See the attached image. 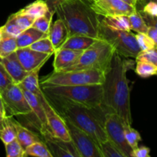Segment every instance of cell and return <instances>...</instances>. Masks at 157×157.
I'll return each mask as SVG.
<instances>
[{
    "label": "cell",
    "instance_id": "47",
    "mask_svg": "<svg viewBox=\"0 0 157 157\" xmlns=\"http://www.w3.org/2000/svg\"><path fill=\"white\" fill-rule=\"evenodd\" d=\"M3 127H4V117H0V130H2Z\"/></svg>",
    "mask_w": 157,
    "mask_h": 157
},
{
    "label": "cell",
    "instance_id": "21",
    "mask_svg": "<svg viewBox=\"0 0 157 157\" xmlns=\"http://www.w3.org/2000/svg\"><path fill=\"white\" fill-rule=\"evenodd\" d=\"M46 36H48V34L43 33L32 27L29 28L23 31L16 38L18 48L29 47L34 42Z\"/></svg>",
    "mask_w": 157,
    "mask_h": 157
},
{
    "label": "cell",
    "instance_id": "51",
    "mask_svg": "<svg viewBox=\"0 0 157 157\" xmlns=\"http://www.w3.org/2000/svg\"><path fill=\"white\" fill-rule=\"evenodd\" d=\"M156 48H157V46H156Z\"/></svg>",
    "mask_w": 157,
    "mask_h": 157
},
{
    "label": "cell",
    "instance_id": "43",
    "mask_svg": "<svg viewBox=\"0 0 157 157\" xmlns=\"http://www.w3.org/2000/svg\"><path fill=\"white\" fill-rule=\"evenodd\" d=\"M62 1H64V0H45L48 6L49 10L55 12V9H56V8L58 7V5H59Z\"/></svg>",
    "mask_w": 157,
    "mask_h": 157
},
{
    "label": "cell",
    "instance_id": "50",
    "mask_svg": "<svg viewBox=\"0 0 157 157\" xmlns=\"http://www.w3.org/2000/svg\"><path fill=\"white\" fill-rule=\"evenodd\" d=\"M0 117H3V115L2 114V113H1V112H0Z\"/></svg>",
    "mask_w": 157,
    "mask_h": 157
},
{
    "label": "cell",
    "instance_id": "40",
    "mask_svg": "<svg viewBox=\"0 0 157 157\" xmlns=\"http://www.w3.org/2000/svg\"><path fill=\"white\" fill-rule=\"evenodd\" d=\"M139 11L150 16L157 17V3L153 1L146 2L144 3L142 9Z\"/></svg>",
    "mask_w": 157,
    "mask_h": 157
},
{
    "label": "cell",
    "instance_id": "1",
    "mask_svg": "<svg viewBox=\"0 0 157 157\" xmlns=\"http://www.w3.org/2000/svg\"><path fill=\"white\" fill-rule=\"evenodd\" d=\"M130 65V61H124L114 53L102 84V106L117 113L127 125H132L130 91L127 78Z\"/></svg>",
    "mask_w": 157,
    "mask_h": 157
},
{
    "label": "cell",
    "instance_id": "26",
    "mask_svg": "<svg viewBox=\"0 0 157 157\" xmlns=\"http://www.w3.org/2000/svg\"><path fill=\"white\" fill-rule=\"evenodd\" d=\"M25 156L53 157L46 144L42 140L38 141L25 150Z\"/></svg>",
    "mask_w": 157,
    "mask_h": 157
},
{
    "label": "cell",
    "instance_id": "20",
    "mask_svg": "<svg viewBox=\"0 0 157 157\" xmlns=\"http://www.w3.org/2000/svg\"><path fill=\"white\" fill-rule=\"evenodd\" d=\"M97 38L85 35H75L69 37L63 44L61 48H69L73 50L84 51L88 48L92 44L97 41Z\"/></svg>",
    "mask_w": 157,
    "mask_h": 157
},
{
    "label": "cell",
    "instance_id": "44",
    "mask_svg": "<svg viewBox=\"0 0 157 157\" xmlns=\"http://www.w3.org/2000/svg\"><path fill=\"white\" fill-rule=\"evenodd\" d=\"M147 34L154 41L155 44H156V46H157V29L154 27H150V26H149Z\"/></svg>",
    "mask_w": 157,
    "mask_h": 157
},
{
    "label": "cell",
    "instance_id": "11",
    "mask_svg": "<svg viewBox=\"0 0 157 157\" xmlns=\"http://www.w3.org/2000/svg\"><path fill=\"white\" fill-rule=\"evenodd\" d=\"M36 97L39 100L44 109L47 125L54 136L67 142L71 141L64 119L52 107V105L46 98L45 94L43 93V91H41V93Z\"/></svg>",
    "mask_w": 157,
    "mask_h": 157
},
{
    "label": "cell",
    "instance_id": "16",
    "mask_svg": "<svg viewBox=\"0 0 157 157\" xmlns=\"http://www.w3.org/2000/svg\"><path fill=\"white\" fill-rule=\"evenodd\" d=\"M2 63L6 71L11 77L14 83L19 84L25 79L29 72L21 66L15 52H13L6 58H1Z\"/></svg>",
    "mask_w": 157,
    "mask_h": 157
},
{
    "label": "cell",
    "instance_id": "35",
    "mask_svg": "<svg viewBox=\"0 0 157 157\" xmlns=\"http://www.w3.org/2000/svg\"><path fill=\"white\" fill-rule=\"evenodd\" d=\"M7 157H25V150L17 139L5 145Z\"/></svg>",
    "mask_w": 157,
    "mask_h": 157
},
{
    "label": "cell",
    "instance_id": "17",
    "mask_svg": "<svg viewBox=\"0 0 157 157\" xmlns=\"http://www.w3.org/2000/svg\"><path fill=\"white\" fill-rule=\"evenodd\" d=\"M48 36L52 41L55 52L61 48L63 44L68 38V32L62 20L58 18V19L51 25Z\"/></svg>",
    "mask_w": 157,
    "mask_h": 157
},
{
    "label": "cell",
    "instance_id": "38",
    "mask_svg": "<svg viewBox=\"0 0 157 157\" xmlns=\"http://www.w3.org/2000/svg\"><path fill=\"white\" fill-rule=\"evenodd\" d=\"M144 61L150 63L157 67V48L149 49L147 51H143L140 52L136 57V61Z\"/></svg>",
    "mask_w": 157,
    "mask_h": 157
},
{
    "label": "cell",
    "instance_id": "32",
    "mask_svg": "<svg viewBox=\"0 0 157 157\" xmlns=\"http://www.w3.org/2000/svg\"><path fill=\"white\" fill-rule=\"evenodd\" d=\"M31 49L36 52H41V53L49 54V55H53L55 54V50L54 48L52 43L51 40L49 39L48 36H46L44 38H41V39L38 40L33 44H31L29 46Z\"/></svg>",
    "mask_w": 157,
    "mask_h": 157
},
{
    "label": "cell",
    "instance_id": "15",
    "mask_svg": "<svg viewBox=\"0 0 157 157\" xmlns=\"http://www.w3.org/2000/svg\"><path fill=\"white\" fill-rule=\"evenodd\" d=\"M84 51L60 48L55 52L53 62L54 71H61L74 65L78 61Z\"/></svg>",
    "mask_w": 157,
    "mask_h": 157
},
{
    "label": "cell",
    "instance_id": "31",
    "mask_svg": "<svg viewBox=\"0 0 157 157\" xmlns=\"http://www.w3.org/2000/svg\"><path fill=\"white\" fill-rule=\"evenodd\" d=\"M135 71L141 78H147L157 75V67L147 61H136Z\"/></svg>",
    "mask_w": 157,
    "mask_h": 157
},
{
    "label": "cell",
    "instance_id": "14",
    "mask_svg": "<svg viewBox=\"0 0 157 157\" xmlns=\"http://www.w3.org/2000/svg\"><path fill=\"white\" fill-rule=\"evenodd\" d=\"M15 53L21 66L28 72L32 71L40 66H43L52 56V55L49 54L32 50L29 47L18 48Z\"/></svg>",
    "mask_w": 157,
    "mask_h": 157
},
{
    "label": "cell",
    "instance_id": "37",
    "mask_svg": "<svg viewBox=\"0 0 157 157\" xmlns=\"http://www.w3.org/2000/svg\"><path fill=\"white\" fill-rule=\"evenodd\" d=\"M135 38H136V40L137 41V44L139 45L140 48L141 52L149 50V49L156 47L154 41L151 39V38L147 34L136 33L135 34Z\"/></svg>",
    "mask_w": 157,
    "mask_h": 157
},
{
    "label": "cell",
    "instance_id": "24",
    "mask_svg": "<svg viewBox=\"0 0 157 157\" xmlns=\"http://www.w3.org/2000/svg\"><path fill=\"white\" fill-rule=\"evenodd\" d=\"M17 138L16 129L13 123L12 116L6 115L4 117V127L0 130V140L6 144L12 142Z\"/></svg>",
    "mask_w": 157,
    "mask_h": 157
},
{
    "label": "cell",
    "instance_id": "8",
    "mask_svg": "<svg viewBox=\"0 0 157 157\" xmlns=\"http://www.w3.org/2000/svg\"><path fill=\"white\" fill-rule=\"evenodd\" d=\"M3 104L9 116H24L32 113L30 106L28 104L22 89L19 84L12 83L2 92L0 93Z\"/></svg>",
    "mask_w": 157,
    "mask_h": 157
},
{
    "label": "cell",
    "instance_id": "9",
    "mask_svg": "<svg viewBox=\"0 0 157 157\" xmlns=\"http://www.w3.org/2000/svg\"><path fill=\"white\" fill-rule=\"evenodd\" d=\"M124 124V121L117 113L110 111L105 113L104 127L107 139L117 146L124 157H130L132 148L126 140Z\"/></svg>",
    "mask_w": 157,
    "mask_h": 157
},
{
    "label": "cell",
    "instance_id": "49",
    "mask_svg": "<svg viewBox=\"0 0 157 157\" xmlns=\"http://www.w3.org/2000/svg\"><path fill=\"white\" fill-rule=\"evenodd\" d=\"M2 37V31H1V29H0V40H1Z\"/></svg>",
    "mask_w": 157,
    "mask_h": 157
},
{
    "label": "cell",
    "instance_id": "3",
    "mask_svg": "<svg viewBox=\"0 0 157 157\" xmlns=\"http://www.w3.org/2000/svg\"><path fill=\"white\" fill-rule=\"evenodd\" d=\"M68 32V38L79 35L99 38L100 15L91 7V0H64L55 9Z\"/></svg>",
    "mask_w": 157,
    "mask_h": 157
},
{
    "label": "cell",
    "instance_id": "12",
    "mask_svg": "<svg viewBox=\"0 0 157 157\" xmlns=\"http://www.w3.org/2000/svg\"><path fill=\"white\" fill-rule=\"evenodd\" d=\"M41 140L46 144L53 157H80L71 141L63 140L54 136L48 128L40 132Z\"/></svg>",
    "mask_w": 157,
    "mask_h": 157
},
{
    "label": "cell",
    "instance_id": "41",
    "mask_svg": "<svg viewBox=\"0 0 157 157\" xmlns=\"http://www.w3.org/2000/svg\"><path fill=\"white\" fill-rule=\"evenodd\" d=\"M150 149L147 147H137L136 148L133 149L130 153V157H150Z\"/></svg>",
    "mask_w": 157,
    "mask_h": 157
},
{
    "label": "cell",
    "instance_id": "30",
    "mask_svg": "<svg viewBox=\"0 0 157 157\" xmlns=\"http://www.w3.org/2000/svg\"><path fill=\"white\" fill-rule=\"evenodd\" d=\"M54 14H55V12L49 10L44 15L36 18L32 24V27L43 32V33L48 34L51 25H52V18H53Z\"/></svg>",
    "mask_w": 157,
    "mask_h": 157
},
{
    "label": "cell",
    "instance_id": "36",
    "mask_svg": "<svg viewBox=\"0 0 157 157\" xmlns=\"http://www.w3.org/2000/svg\"><path fill=\"white\" fill-rule=\"evenodd\" d=\"M13 15L15 17V21H16L17 24L18 25V26L21 28V29L22 31L32 27V24L34 23L35 20L36 19V18L30 16L29 15L23 13L20 10L18 12L14 13Z\"/></svg>",
    "mask_w": 157,
    "mask_h": 157
},
{
    "label": "cell",
    "instance_id": "22",
    "mask_svg": "<svg viewBox=\"0 0 157 157\" xmlns=\"http://www.w3.org/2000/svg\"><path fill=\"white\" fill-rule=\"evenodd\" d=\"M41 67H42V66H40L37 68L34 69L32 71L29 72L25 79L18 84L20 87L25 89L28 91L31 92L35 96H38L42 91L41 86H40L39 79H38V74H39L40 69Z\"/></svg>",
    "mask_w": 157,
    "mask_h": 157
},
{
    "label": "cell",
    "instance_id": "27",
    "mask_svg": "<svg viewBox=\"0 0 157 157\" xmlns=\"http://www.w3.org/2000/svg\"><path fill=\"white\" fill-rule=\"evenodd\" d=\"M128 18L130 20L131 30L134 31L136 33L147 34L149 26L146 24L142 15L138 9L135 12L129 15Z\"/></svg>",
    "mask_w": 157,
    "mask_h": 157
},
{
    "label": "cell",
    "instance_id": "6",
    "mask_svg": "<svg viewBox=\"0 0 157 157\" xmlns=\"http://www.w3.org/2000/svg\"><path fill=\"white\" fill-rule=\"evenodd\" d=\"M105 80V73L100 70L62 71H53L41 81L40 86L49 85H91L103 84Z\"/></svg>",
    "mask_w": 157,
    "mask_h": 157
},
{
    "label": "cell",
    "instance_id": "42",
    "mask_svg": "<svg viewBox=\"0 0 157 157\" xmlns=\"http://www.w3.org/2000/svg\"><path fill=\"white\" fill-rule=\"evenodd\" d=\"M140 12L142 15L143 18H144V21H145L146 24L148 26H150V27H154L157 29V17L155 16H150V15H147V14L144 13V12Z\"/></svg>",
    "mask_w": 157,
    "mask_h": 157
},
{
    "label": "cell",
    "instance_id": "48",
    "mask_svg": "<svg viewBox=\"0 0 157 157\" xmlns=\"http://www.w3.org/2000/svg\"><path fill=\"white\" fill-rule=\"evenodd\" d=\"M147 1H153V2H155L157 3V0H138L137 4H139V3L140 4H144V2H147Z\"/></svg>",
    "mask_w": 157,
    "mask_h": 157
},
{
    "label": "cell",
    "instance_id": "5",
    "mask_svg": "<svg viewBox=\"0 0 157 157\" xmlns=\"http://www.w3.org/2000/svg\"><path fill=\"white\" fill-rule=\"evenodd\" d=\"M114 53V48L110 43L104 39H98L82 52L78 61L74 65L64 71L95 69L106 74L110 67Z\"/></svg>",
    "mask_w": 157,
    "mask_h": 157
},
{
    "label": "cell",
    "instance_id": "28",
    "mask_svg": "<svg viewBox=\"0 0 157 157\" xmlns=\"http://www.w3.org/2000/svg\"><path fill=\"white\" fill-rule=\"evenodd\" d=\"M18 49L16 38L2 36L0 40V58H6Z\"/></svg>",
    "mask_w": 157,
    "mask_h": 157
},
{
    "label": "cell",
    "instance_id": "19",
    "mask_svg": "<svg viewBox=\"0 0 157 157\" xmlns=\"http://www.w3.org/2000/svg\"><path fill=\"white\" fill-rule=\"evenodd\" d=\"M13 123L15 127V129H16V139L19 142V144H21V146L24 150H25L28 147L32 145L34 143L41 140V138L38 135L33 133L29 129L23 127L18 121H15L13 119Z\"/></svg>",
    "mask_w": 157,
    "mask_h": 157
},
{
    "label": "cell",
    "instance_id": "46",
    "mask_svg": "<svg viewBox=\"0 0 157 157\" xmlns=\"http://www.w3.org/2000/svg\"><path fill=\"white\" fill-rule=\"evenodd\" d=\"M121 1L124 2L130 5V6H135V7H136V6H137L138 0H121Z\"/></svg>",
    "mask_w": 157,
    "mask_h": 157
},
{
    "label": "cell",
    "instance_id": "7",
    "mask_svg": "<svg viewBox=\"0 0 157 157\" xmlns=\"http://www.w3.org/2000/svg\"><path fill=\"white\" fill-rule=\"evenodd\" d=\"M99 38L104 39L113 47L115 53L125 58H134L141 52L135 34L130 31L113 30L101 23Z\"/></svg>",
    "mask_w": 157,
    "mask_h": 157
},
{
    "label": "cell",
    "instance_id": "2",
    "mask_svg": "<svg viewBox=\"0 0 157 157\" xmlns=\"http://www.w3.org/2000/svg\"><path fill=\"white\" fill-rule=\"evenodd\" d=\"M52 107L63 119L67 120L73 125L89 135L98 146L107 140L104 130L105 113L103 106L98 108H89L71 102L64 98L45 95Z\"/></svg>",
    "mask_w": 157,
    "mask_h": 157
},
{
    "label": "cell",
    "instance_id": "4",
    "mask_svg": "<svg viewBox=\"0 0 157 157\" xmlns=\"http://www.w3.org/2000/svg\"><path fill=\"white\" fill-rule=\"evenodd\" d=\"M41 88L45 95L64 98L89 108H98L102 106V84L49 85L41 86Z\"/></svg>",
    "mask_w": 157,
    "mask_h": 157
},
{
    "label": "cell",
    "instance_id": "34",
    "mask_svg": "<svg viewBox=\"0 0 157 157\" xmlns=\"http://www.w3.org/2000/svg\"><path fill=\"white\" fill-rule=\"evenodd\" d=\"M100 149L103 157H124V155L117 147V146L108 139L101 143Z\"/></svg>",
    "mask_w": 157,
    "mask_h": 157
},
{
    "label": "cell",
    "instance_id": "25",
    "mask_svg": "<svg viewBox=\"0 0 157 157\" xmlns=\"http://www.w3.org/2000/svg\"><path fill=\"white\" fill-rule=\"evenodd\" d=\"M20 11L33 18H38L47 13L49 11V8L44 0H36L20 9Z\"/></svg>",
    "mask_w": 157,
    "mask_h": 157
},
{
    "label": "cell",
    "instance_id": "52",
    "mask_svg": "<svg viewBox=\"0 0 157 157\" xmlns=\"http://www.w3.org/2000/svg\"><path fill=\"white\" fill-rule=\"evenodd\" d=\"M44 1H45V0H44Z\"/></svg>",
    "mask_w": 157,
    "mask_h": 157
},
{
    "label": "cell",
    "instance_id": "18",
    "mask_svg": "<svg viewBox=\"0 0 157 157\" xmlns=\"http://www.w3.org/2000/svg\"><path fill=\"white\" fill-rule=\"evenodd\" d=\"M21 88L22 89V91L23 93H24V95L25 97L26 100H27L28 104H29L31 109H32V113H33L34 116L36 117V119L38 120V129H39L40 132L45 130V129L48 128V127L47 125V121H46V117L45 114H44V109H43L39 100H38V98L32 93L28 91L27 90L22 88V87H21Z\"/></svg>",
    "mask_w": 157,
    "mask_h": 157
},
{
    "label": "cell",
    "instance_id": "10",
    "mask_svg": "<svg viewBox=\"0 0 157 157\" xmlns=\"http://www.w3.org/2000/svg\"><path fill=\"white\" fill-rule=\"evenodd\" d=\"M64 121L71 140L79 153L80 157H103L99 146L87 133L75 127L67 120L64 119Z\"/></svg>",
    "mask_w": 157,
    "mask_h": 157
},
{
    "label": "cell",
    "instance_id": "29",
    "mask_svg": "<svg viewBox=\"0 0 157 157\" xmlns=\"http://www.w3.org/2000/svg\"><path fill=\"white\" fill-rule=\"evenodd\" d=\"M0 29H1L2 36L14 37V38H17L23 32L15 21L13 14H12L9 17L6 24L0 27Z\"/></svg>",
    "mask_w": 157,
    "mask_h": 157
},
{
    "label": "cell",
    "instance_id": "45",
    "mask_svg": "<svg viewBox=\"0 0 157 157\" xmlns=\"http://www.w3.org/2000/svg\"><path fill=\"white\" fill-rule=\"evenodd\" d=\"M0 112H1L2 114L3 115L4 117L6 116V109H5L4 104H3V101H2V99L1 95H0Z\"/></svg>",
    "mask_w": 157,
    "mask_h": 157
},
{
    "label": "cell",
    "instance_id": "39",
    "mask_svg": "<svg viewBox=\"0 0 157 157\" xmlns=\"http://www.w3.org/2000/svg\"><path fill=\"white\" fill-rule=\"evenodd\" d=\"M12 83H14L13 81L6 71L0 58V93L2 92Z\"/></svg>",
    "mask_w": 157,
    "mask_h": 157
},
{
    "label": "cell",
    "instance_id": "13",
    "mask_svg": "<svg viewBox=\"0 0 157 157\" xmlns=\"http://www.w3.org/2000/svg\"><path fill=\"white\" fill-rule=\"evenodd\" d=\"M91 7L98 15L104 17L129 15L137 10L121 0H91Z\"/></svg>",
    "mask_w": 157,
    "mask_h": 157
},
{
    "label": "cell",
    "instance_id": "33",
    "mask_svg": "<svg viewBox=\"0 0 157 157\" xmlns=\"http://www.w3.org/2000/svg\"><path fill=\"white\" fill-rule=\"evenodd\" d=\"M124 130L126 140H127L129 146L131 147L132 150L138 147L140 141L142 140L139 132L133 129L131 127V125H127L126 124H124Z\"/></svg>",
    "mask_w": 157,
    "mask_h": 157
},
{
    "label": "cell",
    "instance_id": "23",
    "mask_svg": "<svg viewBox=\"0 0 157 157\" xmlns=\"http://www.w3.org/2000/svg\"><path fill=\"white\" fill-rule=\"evenodd\" d=\"M101 23L106 27L113 30L131 31L128 15L105 16L101 20Z\"/></svg>",
    "mask_w": 157,
    "mask_h": 157
}]
</instances>
